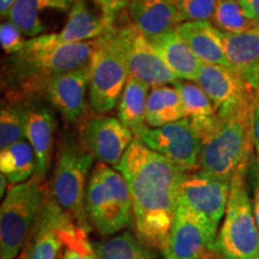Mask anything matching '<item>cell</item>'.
<instances>
[{
  "instance_id": "23",
  "label": "cell",
  "mask_w": 259,
  "mask_h": 259,
  "mask_svg": "<svg viewBox=\"0 0 259 259\" xmlns=\"http://www.w3.org/2000/svg\"><path fill=\"white\" fill-rule=\"evenodd\" d=\"M173 87L180 94L185 118L189 119L203 141L219 122L220 116L215 106L198 83L179 79Z\"/></svg>"
},
{
  "instance_id": "1",
  "label": "cell",
  "mask_w": 259,
  "mask_h": 259,
  "mask_svg": "<svg viewBox=\"0 0 259 259\" xmlns=\"http://www.w3.org/2000/svg\"><path fill=\"white\" fill-rule=\"evenodd\" d=\"M127 183L135 233L144 244L162 251L179 206L187 171L136 138L116 167Z\"/></svg>"
},
{
  "instance_id": "17",
  "label": "cell",
  "mask_w": 259,
  "mask_h": 259,
  "mask_svg": "<svg viewBox=\"0 0 259 259\" xmlns=\"http://www.w3.org/2000/svg\"><path fill=\"white\" fill-rule=\"evenodd\" d=\"M71 221L72 220L45 192L40 212L31 233V259H57L63 250L60 231Z\"/></svg>"
},
{
  "instance_id": "31",
  "label": "cell",
  "mask_w": 259,
  "mask_h": 259,
  "mask_svg": "<svg viewBox=\"0 0 259 259\" xmlns=\"http://www.w3.org/2000/svg\"><path fill=\"white\" fill-rule=\"evenodd\" d=\"M88 231L74 222L66 223L60 231L63 239L61 259H97L93 242L88 238Z\"/></svg>"
},
{
  "instance_id": "2",
  "label": "cell",
  "mask_w": 259,
  "mask_h": 259,
  "mask_svg": "<svg viewBox=\"0 0 259 259\" xmlns=\"http://www.w3.org/2000/svg\"><path fill=\"white\" fill-rule=\"evenodd\" d=\"M95 40L67 44L56 32L30 37L18 53L4 63L3 89L6 102L30 103L40 97L45 83L57 74L89 64Z\"/></svg>"
},
{
  "instance_id": "7",
  "label": "cell",
  "mask_w": 259,
  "mask_h": 259,
  "mask_svg": "<svg viewBox=\"0 0 259 259\" xmlns=\"http://www.w3.org/2000/svg\"><path fill=\"white\" fill-rule=\"evenodd\" d=\"M38 178L10 187L0 209V255L15 259L34 231L40 212L44 190Z\"/></svg>"
},
{
  "instance_id": "37",
  "label": "cell",
  "mask_w": 259,
  "mask_h": 259,
  "mask_svg": "<svg viewBox=\"0 0 259 259\" xmlns=\"http://www.w3.org/2000/svg\"><path fill=\"white\" fill-rule=\"evenodd\" d=\"M16 3V0H0V16L4 19L8 17L10 10Z\"/></svg>"
},
{
  "instance_id": "39",
  "label": "cell",
  "mask_w": 259,
  "mask_h": 259,
  "mask_svg": "<svg viewBox=\"0 0 259 259\" xmlns=\"http://www.w3.org/2000/svg\"><path fill=\"white\" fill-rule=\"evenodd\" d=\"M253 212H254L255 221H257V225H258V228H259V190L257 191V193H255V197H254Z\"/></svg>"
},
{
  "instance_id": "24",
  "label": "cell",
  "mask_w": 259,
  "mask_h": 259,
  "mask_svg": "<svg viewBox=\"0 0 259 259\" xmlns=\"http://www.w3.org/2000/svg\"><path fill=\"white\" fill-rule=\"evenodd\" d=\"M113 27L114 25L109 24L103 15H96L92 11L88 0H76L67 15L66 23L56 35L60 41L76 44L96 40Z\"/></svg>"
},
{
  "instance_id": "38",
  "label": "cell",
  "mask_w": 259,
  "mask_h": 259,
  "mask_svg": "<svg viewBox=\"0 0 259 259\" xmlns=\"http://www.w3.org/2000/svg\"><path fill=\"white\" fill-rule=\"evenodd\" d=\"M15 259H31V236L29 238L27 244L24 245L23 250L21 251V253H19Z\"/></svg>"
},
{
  "instance_id": "40",
  "label": "cell",
  "mask_w": 259,
  "mask_h": 259,
  "mask_svg": "<svg viewBox=\"0 0 259 259\" xmlns=\"http://www.w3.org/2000/svg\"><path fill=\"white\" fill-rule=\"evenodd\" d=\"M8 183H9V180H8V178L5 177V174H3L2 173V176H0V196L2 197H4V193H5V189H6V186H8Z\"/></svg>"
},
{
  "instance_id": "16",
  "label": "cell",
  "mask_w": 259,
  "mask_h": 259,
  "mask_svg": "<svg viewBox=\"0 0 259 259\" xmlns=\"http://www.w3.org/2000/svg\"><path fill=\"white\" fill-rule=\"evenodd\" d=\"M25 139L31 144L36 155L35 176L42 180L51 166L56 118L50 107L41 102L24 105Z\"/></svg>"
},
{
  "instance_id": "25",
  "label": "cell",
  "mask_w": 259,
  "mask_h": 259,
  "mask_svg": "<svg viewBox=\"0 0 259 259\" xmlns=\"http://www.w3.org/2000/svg\"><path fill=\"white\" fill-rule=\"evenodd\" d=\"M149 88L150 85L147 83L130 74L118 105V119L136 138L149 127L147 122Z\"/></svg>"
},
{
  "instance_id": "29",
  "label": "cell",
  "mask_w": 259,
  "mask_h": 259,
  "mask_svg": "<svg viewBox=\"0 0 259 259\" xmlns=\"http://www.w3.org/2000/svg\"><path fill=\"white\" fill-rule=\"evenodd\" d=\"M211 23L222 32H242L252 27L240 0H218Z\"/></svg>"
},
{
  "instance_id": "34",
  "label": "cell",
  "mask_w": 259,
  "mask_h": 259,
  "mask_svg": "<svg viewBox=\"0 0 259 259\" xmlns=\"http://www.w3.org/2000/svg\"><path fill=\"white\" fill-rule=\"evenodd\" d=\"M103 17L111 25H114L115 19L128 6L130 0H94Z\"/></svg>"
},
{
  "instance_id": "11",
  "label": "cell",
  "mask_w": 259,
  "mask_h": 259,
  "mask_svg": "<svg viewBox=\"0 0 259 259\" xmlns=\"http://www.w3.org/2000/svg\"><path fill=\"white\" fill-rule=\"evenodd\" d=\"M135 139V136L118 118L96 115L80 126L78 142L94 160L116 168Z\"/></svg>"
},
{
  "instance_id": "12",
  "label": "cell",
  "mask_w": 259,
  "mask_h": 259,
  "mask_svg": "<svg viewBox=\"0 0 259 259\" xmlns=\"http://www.w3.org/2000/svg\"><path fill=\"white\" fill-rule=\"evenodd\" d=\"M215 106L219 116L229 114L246 103H254L259 94L231 67L203 63L197 82Z\"/></svg>"
},
{
  "instance_id": "33",
  "label": "cell",
  "mask_w": 259,
  "mask_h": 259,
  "mask_svg": "<svg viewBox=\"0 0 259 259\" xmlns=\"http://www.w3.org/2000/svg\"><path fill=\"white\" fill-rule=\"evenodd\" d=\"M23 36L24 34L15 23H12L9 19L3 21L0 25V44L6 54L11 56V54L18 53L24 47L27 41Z\"/></svg>"
},
{
  "instance_id": "3",
  "label": "cell",
  "mask_w": 259,
  "mask_h": 259,
  "mask_svg": "<svg viewBox=\"0 0 259 259\" xmlns=\"http://www.w3.org/2000/svg\"><path fill=\"white\" fill-rule=\"evenodd\" d=\"M254 105L246 103L220 116L215 128L202 141L198 170L227 183L246 173L255 147L252 128Z\"/></svg>"
},
{
  "instance_id": "28",
  "label": "cell",
  "mask_w": 259,
  "mask_h": 259,
  "mask_svg": "<svg viewBox=\"0 0 259 259\" xmlns=\"http://www.w3.org/2000/svg\"><path fill=\"white\" fill-rule=\"evenodd\" d=\"M36 155L27 139L0 151V170L12 185L31 179L36 171Z\"/></svg>"
},
{
  "instance_id": "18",
  "label": "cell",
  "mask_w": 259,
  "mask_h": 259,
  "mask_svg": "<svg viewBox=\"0 0 259 259\" xmlns=\"http://www.w3.org/2000/svg\"><path fill=\"white\" fill-rule=\"evenodd\" d=\"M222 40L231 69L259 94V27L222 32Z\"/></svg>"
},
{
  "instance_id": "15",
  "label": "cell",
  "mask_w": 259,
  "mask_h": 259,
  "mask_svg": "<svg viewBox=\"0 0 259 259\" xmlns=\"http://www.w3.org/2000/svg\"><path fill=\"white\" fill-rule=\"evenodd\" d=\"M127 30V61L130 74L150 87L174 84L177 80L164 60L151 46L150 41L135 27H126Z\"/></svg>"
},
{
  "instance_id": "10",
  "label": "cell",
  "mask_w": 259,
  "mask_h": 259,
  "mask_svg": "<svg viewBox=\"0 0 259 259\" xmlns=\"http://www.w3.org/2000/svg\"><path fill=\"white\" fill-rule=\"evenodd\" d=\"M137 138L187 173L199 169L202 138L187 118L161 127H147Z\"/></svg>"
},
{
  "instance_id": "27",
  "label": "cell",
  "mask_w": 259,
  "mask_h": 259,
  "mask_svg": "<svg viewBox=\"0 0 259 259\" xmlns=\"http://www.w3.org/2000/svg\"><path fill=\"white\" fill-rule=\"evenodd\" d=\"M185 118L183 101L176 87H154L149 93L147 122L149 127H161Z\"/></svg>"
},
{
  "instance_id": "6",
  "label": "cell",
  "mask_w": 259,
  "mask_h": 259,
  "mask_svg": "<svg viewBox=\"0 0 259 259\" xmlns=\"http://www.w3.org/2000/svg\"><path fill=\"white\" fill-rule=\"evenodd\" d=\"M94 158L80 147L78 139L66 136L60 142L50 191L51 199L72 221L89 231L85 212L87 179Z\"/></svg>"
},
{
  "instance_id": "5",
  "label": "cell",
  "mask_w": 259,
  "mask_h": 259,
  "mask_svg": "<svg viewBox=\"0 0 259 259\" xmlns=\"http://www.w3.org/2000/svg\"><path fill=\"white\" fill-rule=\"evenodd\" d=\"M85 212L90 226L108 236L135 226L131 193L116 168L96 163L85 193Z\"/></svg>"
},
{
  "instance_id": "30",
  "label": "cell",
  "mask_w": 259,
  "mask_h": 259,
  "mask_svg": "<svg viewBox=\"0 0 259 259\" xmlns=\"http://www.w3.org/2000/svg\"><path fill=\"white\" fill-rule=\"evenodd\" d=\"M25 139L24 105L22 103H3L0 112V148Z\"/></svg>"
},
{
  "instance_id": "42",
  "label": "cell",
  "mask_w": 259,
  "mask_h": 259,
  "mask_svg": "<svg viewBox=\"0 0 259 259\" xmlns=\"http://www.w3.org/2000/svg\"><path fill=\"white\" fill-rule=\"evenodd\" d=\"M257 149V155H258V163H259V148H255Z\"/></svg>"
},
{
  "instance_id": "9",
  "label": "cell",
  "mask_w": 259,
  "mask_h": 259,
  "mask_svg": "<svg viewBox=\"0 0 259 259\" xmlns=\"http://www.w3.org/2000/svg\"><path fill=\"white\" fill-rule=\"evenodd\" d=\"M218 227L180 200L163 250V259H199L215 248Z\"/></svg>"
},
{
  "instance_id": "13",
  "label": "cell",
  "mask_w": 259,
  "mask_h": 259,
  "mask_svg": "<svg viewBox=\"0 0 259 259\" xmlns=\"http://www.w3.org/2000/svg\"><path fill=\"white\" fill-rule=\"evenodd\" d=\"M90 83L89 64L80 69L52 77L42 87L40 97H44L60 113L67 122H76L85 108V94Z\"/></svg>"
},
{
  "instance_id": "26",
  "label": "cell",
  "mask_w": 259,
  "mask_h": 259,
  "mask_svg": "<svg viewBox=\"0 0 259 259\" xmlns=\"http://www.w3.org/2000/svg\"><path fill=\"white\" fill-rule=\"evenodd\" d=\"M97 259H161L158 250L144 244L136 233L125 231L106 240L93 242Z\"/></svg>"
},
{
  "instance_id": "4",
  "label": "cell",
  "mask_w": 259,
  "mask_h": 259,
  "mask_svg": "<svg viewBox=\"0 0 259 259\" xmlns=\"http://www.w3.org/2000/svg\"><path fill=\"white\" fill-rule=\"evenodd\" d=\"M89 67L90 107L96 114H106L118 106L130 77L126 27H113L96 38Z\"/></svg>"
},
{
  "instance_id": "36",
  "label": "cell",
  "mask_w": 259,
  "mask_h": 259,
  "mask_svg": "<svg viewBox=\"0 0 259 259\" xmlns=\"http://www.w3.org/2000/svg\"><path fill=\"white\" fill-rule=\"evenodd\" d=\"M252 128H253V141L255 148H259V99L255 102L252 115Z\"/></svg>"
},
{
  "instance_id": "41",
  "label": "cell",
  "mask_w": 259,
  "mask_h": 259,
  "mask_svg": "<svg viewBox=\"0 0 259 259\" xmlns=\"http://www.w3.org/2000/svg\"><path fill=\"white\" fill-rule=\"evenodd\" d=\"M199 259H221L215 250H208Z\"/></svg>"
},
{
  "instance_id": "19",
  "label": "cell",
  "mask_w": 259,
  "mask_h": 259,
  "mask_svg": "<svg viewBox=\"0 0 259 259\" xmlns=\"http://www.w3.org/2000/svg\"><path fill=\"white\" fill-rule=\"evenodd\" d=\"M76 0H16L8 17L24 36L48 34L51 18L69 15Z\"/></svg>"
},
{
  "instance_id": "8",
  "label": "cell",
  "mask_w": 259,
  "mask_h": 259,
  "mask_svg": "<svg viewBox=\"0 0 259 259\" xmlns=\"http://www.w3.org/2000/svg\"><path fill=\"white\" fill-rule=\"evenodd\" d=\"M245 174L236 176L231 183L225 221L213 248L221 259H259V228Z\"/></svg>"
},
{
  "instance_id": "20",
  "label": "cell",
  "mask_w": 259,
  "mask_h": 259,
  "mask_svg": "<svg viewBox=\"0 0 259 259\" xmlns=\"http://www.w3.org/2000/svg\"><path fill=\"white\" fill-rule=\"evenodd\" d=\"M127 9L132 24L148 40L180 24L174 0H130Z\"/></svg>"
},
{
  "instance_id": "35",
  "label": "cell",
  "mask_w": 259,
  "mask_h": 259,
  "mask_svg": "<svg viewBox=\"0 0 259 259\" xmlns=\"http://www.w3.org/2000/svg\"><path fill=\"white\" fill-rule=\"evenodd\" d=\"M247 18L255 27H259V0H240Z\"/></svg>"
},
{
  "instance_id": "32",
  "label": "cell",
  "mask_w": 259,
  "mask_h": 259,
  "mask_svg": "<svg viewBox=\"0 0 259 259\" xmlns=\"http://www.w3.org/2000/svg\"><path fill=\"white\" fill-rule=\"evenodd\" d=\"M180 23L211 21L218 0H174Z\"/></svg>"
},
{
  "instance_id": "22",
  "label": "cell",
  "mask_w": 259,
  "mask_h": 259,
  "mask_svg": "<svg viewBox=\"0 0 259 259\" xmlns=\"http://www.w3.org/2000/svg\"><path fill=\"white\" fill-rule=\"evenodd\" d=\"M177 30L202 63L231 67L223 47L222 31L211 22H184L178 25Z\"/></svg>"
},
{
  "instance_id": "14",
  "label": "cell",
  "mask_w": 259,
  "mask_h": 259,
  "mask_svg": "<svg viewBox=\"0 0 259 259\" xmlns=\"http://www.w3.org/2000/svg\"><path fill=\"white\" fill-rule=\"evenodd\" d=\"M231 183L197 170L187 173L181 186L180 200L218 227L226 215Z\"/></svg>"
},
{
  "instance_id": "21",
  "label": "cell",
  "mask_w": 259,
  "mask_h": 259,
  "mask_svg": "<svg viewBox=\"0 0 259 259\" xmlns=\"http://www.w3.org/2000/svg\"><path fill=\"white\" fill-rule=\"evenodd\" d=\"M149 41L178 79L197 82L203 63L180 36L177 28L162 32Z\"/></svg>"
}]
</instances>
